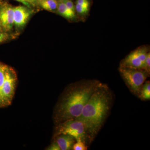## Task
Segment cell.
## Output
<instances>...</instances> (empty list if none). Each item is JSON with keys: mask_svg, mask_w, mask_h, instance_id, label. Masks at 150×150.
Masks as SVG:
<instances>
[{"mask_svg": "<svg viewBox=\"0 0 150 150\" xmlns=\"http://www.w3.org/2000/svg\"><path fill=\"white\" fill-rule=\"evenodd\" d=\"M112 95L107 85L100 82L75 119L83 123L87 142L91 143L102 128L110 112Z\"/></svg>", "mask_w": 150, "mask_h": 150, "instance_id": "1", "label": "cell"}, {"mask_svg": "<svg viewBox=\"0 0 150 150\" xmlns=\"http://www.w3.org/2000/svg\"><path fill=\"white\" fill-rule=\"evenodd\" d=\"M100 83L96 80H84L68 88L57 105L54 118L56 123L79 117Z\"/></svg>", "mask_w": 150, "mask_h": 150, "instance_id": "2", "label": "cell"}, {"mask_svg": "<svg viewBox=\"0 0 150 150\" xmlns=\"http://www.w3.org/2000/svg\"><path fill=\"white\" fill-rule=\"evenodd\" d=\"M121 76L131 92L139 96L149 74L144 70L119 67Z\"/></svg>", "mask_w": 150, "mask_h": 150, "instance_id": "3", "label": "cell"}, {"mask_svg": "<svg viewBox=\"0 0 150 150\" xmlns=\"http://www.w3.org/2000/svg\"><path fill=\"white\" fill-rule=\"evenodd\" d=\"M61 134L70 135L74 137L76 141L81 139L85 144L86 143L84 126L82 122L76 119H70L59 123L56 129L55 137Z\"/></svg>", "mask_w": 150, "mask_h": 150, "instance_id": "4", "label": "cell"}, {"mask_svg": "<svg viewBox=\"0 0 150 150\" xmlns=\"http://www.w3.org/2000/svg\"><path fill=\"white\" fill-rule=\"evenodd\" d=\"M17 80L15 72L12 69L8 67L6 70L5 78L0 96L4 105L11 104L14 95Z\"/></svg>", "mask_w": 150, "mask_h": 150, "instance_id": "5", "label": "cell"}, {"mask_svg": "<svg viewBox=\"0 0 150 150\" xmlns=\"http://www.w3.org/2000/svg\"><path fill=\"white\" fill-rule=\"evenodd\" d=\"M13 25V8L8 5L3 6L0 8V25L5 31H8Z\"/></svg>", "mask_w": 150, "mask_h": 150, "instance_id": "6", "label": "cell"}, {"mask_svg": "<svg viewBox=\"0 0 150 150\" xmlns=\"http://www.w3.org/2000/svg\"><path fill=\"white\" fill-rule=\"evenodd\" d=\"M31 14V11L23 6L13 8L14 24L17 27H23L27 22Z\"/></svg>", "mask_w": 150, "mask_h": 150, "instance_id": "7", "label": "cell"}, {"mask_svg": "<svg viewBox=\"0 0 150 150\" xmlns=\"http://www.w3.org/2000/svg\"><path fill=\"white\" fill-rule=\"evenodd\" d=\"M144 63L138 57L135 51L131 52L121 62L120 67L143 70Z\"/></svg>", "mask_w": 150, "mask_h": 150, "instance_id": "8", "label": "cell"}, {"mask_svg": "<svg viewBox=\"0 0 150 150\" xmlns=\"http://www.w3.org/2000/svg\"><path fill=\"white\" fill-rule=\"evenodd\" d=\"M56 141L61 150H73V147L76 142L74 137L67 134H61L55 136Z\"/></svg>", "mask_w": 150, "mask_h": 150, "instance_id": "9", "label": "cell"}, {"mask_svg": "<svg viewBox=\"0 0 150 150\" xmlns=\"http://www.w3.org/2000/svg\"><path fill=\"white\" fill-rule=\"evenodd\" d=\"M57 10L59 14L65 18L71 19L75 17V12L70 9L63 1L58 4Z\"/></svg>", "mask_w": 150, "mask_h": 150, "instance_id": "10", "label": "cell"}, {"mask_svg": "<svg viewBox=\"0 0 150 150\" xmlns=\"http://www.w3.org/2000/svg\"><path fill=\"white\" fill-rule=\"evenodd\" d=\"M40 4L42 8L50 11L57 9L59 4L56 0H40Z\"/></svg>", "mask_w": 150, "mask_h": 150, "instance_id": "11", "label": "cell"}, {"mask_svg": "<svg viewBox=\"0 0 150 150\" xmlns=\"http://www.w3.org/2000/svg\"><path fill=\"white\" fill-rule=\"evenodd\" d=\"M140 99L143 100H149L150 99V83L149 81L144 83L142 86L139 94L138 96Z\"/></svg>", "mask_w": 150, "mask_h": 150, "instance_id": "12", "label": "cell"}, {"mask_svg": "<svg viewBox=\"0 0 150 150\" xmlns=\"http://www.w3.org/2000/svg\"><path fill=\"white\" fill-rule=\"evenodd\" d=\"M7 67L8 66L6 65L0 64V96H1L2 88L3 84L5 80V78L6 70Z\"/></svg>", "mask_w": 150, "mask_h": 150, "instance_id": "13", "label": "cell"}, {"mask_svg": "<svg viewBox=\"0 0 150 150\" xmlns=\"http://www.w3.org/2000/svg\"><path fill=\"white\" fill-rule=\"evenodd\" d=\"M74 150H87L86 145L81 139L76 141L73 147Z\"/></svg>", "mask_w": 150, "mask_h": 150, "instance_id": "14", "label": "cell"}, {"mask_svg": "<svg viewBox=\"0 0 150 150\" xmlns=\"http://www.w3.org/2000/svg\"><path fill=\"white\" fill-rule=\"evenodd\" d=\"M143 70L149 74L150 72V54L148 53L144 62Z\"/></svg>", "mask_w": 150, "mask_h": 150, "instance_id": "15", "label": "cell"}, {"mask_svg": "<svg viewBox=\"0 0 150 150\" xmlns=\"http://www.w3.org/2000/svg\"><path fill=\"white\" fill-rule=\"evenodd\" d=\"M75 9L78 13L80 14H85L87 13L89 11V8L78 4H76V5Z\"/></svg>", "mask_w": 150, "mask_h": 150, "instance_id": "16", "label": "cell"}, {"mask_svg": "<svg viewBox=\"0 0 150 150\" xmlns=\"http://www.w3.org/2000/svg\"><path fill=\"white\" fill-rule=\"evenodd\" d=\"M8 38V35L6 31H3L0 28V43H2L4 41L7 40Z\"/></svg>", "mask_w": 150, "mask_h": 150, "instance_id": "17", "label": "cell"}, {"mask_svg": "<svg viewBox=\"0 0 150 150\" xmlns=\"http://www.w3.org/2000/svg\"><path fill=\"white\" fill-rule=\"evenodd\" d=\"M63 1L65 3L66 6H67L70 9H71V10L75 12V10H76L75 7V6H74L73 2L71 0H63Z\"/></svg>", "mask_w": 150, "mask_h": 150, "instance_id": "18", "label": "cell"}, {"mask_svg": "<svg viewBox=\"0 0 150 150\" xmlns=\"http://www.w3.org/2000/svg\"><path fill=\"white\" fill-rule=\"evenodd\" d=\"M47 150H61L60 147L59 146L57 143H56V141L53 142L51 145L49 146Z\"/></svg>", "mask_w": 150, "mask_h": 150, "instance_id": "19", "label": "cell"}, {"mask_svg": "<svg viewBox=\"0 0 150 150\" xmlns=\"http://www.w3.org/2000/svg\"><path fill=\"white\" fill-rule=\"evenodd\" d=\"M77 4L89 8V3L88 0H77Z\"/></svg>", "mask_w": 150, "mask_h": 150, "instance_id": "20", "label": "cell"}, {"mask_svg": "<svg viewBox=\"0 0 150 150\" xmlns=\"http://www.w3.org/2000/svg\"><path fill=\"white\" fill-rule=\"evenodd\" d=\"M15 1L22 3V4H23L27 6L28 7H30V6L29 3L26 0H15Z\"/></svg>", "mask_w": 150, "mask_h": 150, "instance_id": "21", "label": "cell"}, {"mask_svg": "<svg viewBox=\"0 0 150 150\" xmlns=\"http://www.w3.org/2000/svg\"><path fill=\"white\" fill-rule=\"evenodd\" d=\"M36 0H26V1L29 3V2H33L35 1Z\"/></svg>", "mask_w": 150, "mask_h": 150, "instance_id": "22", "label": "cell"}, {"mask_svg": "<svg viewBox=\"0 0 150 150\" xmlns=\"http://www.w3.org/2000/svg\"><path fill=\"white\" fill-rule=\"evenodd\" d=\"M1 105H4V104H3L1 100V98H0V106Z\"/></svg>", "mask_w": 150, "mask_h": 150, "instance_id": "23", "label": "cell"}]
</instances>
